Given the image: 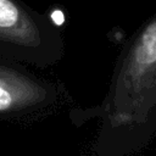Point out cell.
<instances>
[{
	"label": "cell",
	"instance_id": "obj_3",
	"mask_svg": "<svg viewBox=\"0 0 156 156\" xmlns=\"http://www.w3.org/2000/svg\"><path fill=\"white\" fill-rule=\"evenodd\" d=\"M0 57V115L35 107L48 98V91L23 71Z\"/></svg>",
	"mask_w": 156,
	"mask_h": 156
},
{
	"label": "cell",
	"instance_id": "obj_2",
	"mask_svg": "<svg viewBox=\"0 0 156 156\" xmlns=\"http://www.w3.org/2000/svg\"><path fill=\"white\" fill-rule=\"evenodd\" d=\"M63 54L60 29L21 0H0V57L46 67Z\"/></svg>",
	"mask_w": 156,
	"mask_h": 156
},
{
	"label": "cell",
	"instance_id": "obj_1",
	"mask_svg": "<svg viewBox=\"0 0 156 156\" xmlns=\"http://www.w3.org/2000/svg\"><path fill=\"white\" fill-rule=\"evenodd\" d=\"M104 112V141L111 156L138 151L156 135V13L122 50Z\"/></svg>",
	"mask_w": 156,
	"mask_h": 156
}]
</instances>
